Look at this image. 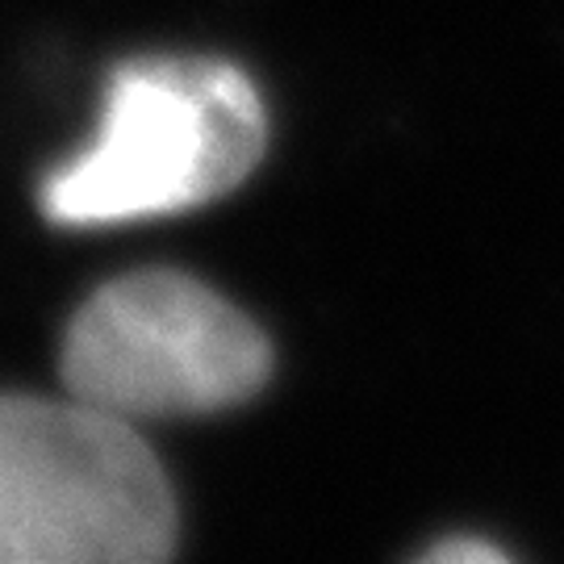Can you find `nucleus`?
Listing matches in <instances>:
<instances>
[{"instance_id":"1","label":"nucleus","mask_w":564,"mask_h":564,"mask_svg":"<svg viewBox=\"0 0 564 564\" xmlns=\"http://www.w3.org/2000/svg\"><path fill=\"white\" fill-rule=\"evenodd\" d=\"M268 118L226 59H134L113 72L97 139L39 188L55 226L184 214L235 193L263 155Z\"/></svg>"},{"instance_id":"2","label":"nucleus","mask_w":564,"mask_h":564,"mask_svg":"<svg viewBox=\"0 0 564 564\" xmlns=\"http://www.w3.org/2000/svg\"><path fill=\"white\" fill-rule=\"evenodd\" d=\"M176 531V494L134 423L72 393H0V564H155Z\"/></svg>"},{"instance_id":"3","label":"nucleus","mask_w":564,"mask_h":564,"mask_svg":"<svg viewBox=\"0 0 564 564\" xmlns=\"http://www.w3.org/2000/svg\"><path fill=\"white\" fill-rule=\"evenodd\" d=\"M59 372L72 398L126 423L218 414L268 384L272 343L209 284L134 272L76 310Z\"/></svg>"},{"instance_id":"4","label":"nucleus","mask_w":564,"mask_h":564,"mask_svg":"<svg viewBox=\"0 0 564 564\" xmlns=\"http://www.w3.org/2000/svg\"><path fill=\"white\" fill-rule=\"evenodd\" d=\"M423 561L431 564H502L506 552L489 540H477V535H464V540H444V544L426 547Z\"/></svg>"}]
</instances>
